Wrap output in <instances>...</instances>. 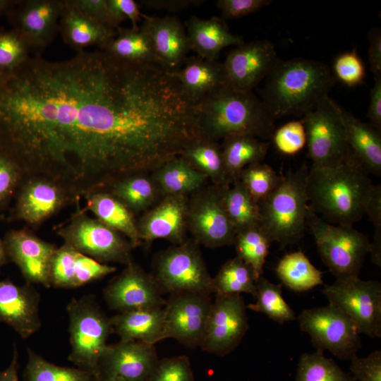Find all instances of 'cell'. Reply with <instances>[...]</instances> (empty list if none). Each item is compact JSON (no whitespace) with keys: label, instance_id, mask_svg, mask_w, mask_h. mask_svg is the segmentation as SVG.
Returning <instances> with one entry per match:
<instances>
[{"label":"cell","instance_id":"obj_35","mask_svg":"<svg viewBox=\"0 0 381 381\" xmlns=\"http://www.w3.org/2000/svg\"><path fill=\"white\" fill-rule=\"evenodd\" d=\"M180 157L210 178L217 186H227L233 181L226 171L222 147L217 141L198 138L187 145Z\"/></svg>","mask_w":381,"mask_h":381},{"label":"cell","instance_id":"obj_55","mask_svg":"<svg viewBox=\"0 0 381 381\" xmlns=\"http://www.w3.org/2000/svg\"><path fill=\"white\" fill-rule=\"evenodd\" d=\"M374 80L366 116L370 121L369 123L381 131V75L375 76Z\"/></svg>","mask_w":381,"mask_h":381},{"label":"cell","instance_id":"obj_50","mask_svg":"<svg viewBox=\"0 0 381 381\" xmlns=\"http://www.w3.org/2000/svg\"><path fill=\"white\" fill-rule=\"evenodd\" d=\"M109 15L108 26L116 30L120 24L128 19L133 29L139 28L138 22L144 15L140 12L138 4L133 0H107Z\"/></svg>","mask_w":381,"mask_h":381},{"label":"cell","instance_id":"obj_61","mask_svg":"<svg viewBox=\"0 0 381 381\" xmlns=\"http://www.w3.org/2000/svg\"><path fill=\"white\" fill-rule=\"evenodd\" d=\"M95 381H125V380L119 379V378H116V377L96 375Z\"/></svg>","mask_w":381,"mask_h":381},{"label":"cell","instance_id":"obj_34","mask_svg":"<svg viewBox=\"0 0 381 381\" xmlns=\"http://www.w3.org/2000/svg\"><path fill=\"white\" fill-rule=\"evenodd\" d=\"M104 190L118 198L134 214L145 212L162 196L151 174L147 173L124 177L115 181Z\"/></svg>","mask_w":381,"mask_h":381},{"label":"cell","instance_id":"obj_54","mask_svg":"<svg viewBox=\"0 0 381 381\" xmlns=\"http://www.w3.org/2000/svg\"><path fill=\"white\" fill-rule=\"evenodd\" d=\"M369 41L368 59L374 77L381 75V32L373 28L368 34Z\"/></svg>","mask_w":381,"mask_h":381},{"label":"cell","instance_id":"obj_52","mask_svg":"<svg viewBox=\"0 0 381 381\" xmlns=\"http://www.w3.org/2000/svg\"><path fill=\"white\" fill-rule=\"evenodd\" d=\"M272 3L270 0H219L217 6L222 19L239 18L254 13Z\"/></svg>","mask_w":381,"mask_h":381},{"label":"cell","instance_id":"obj_46","mask_svg":"<svg viewBox=\"0 0 381 381\" xmlns=\"http://www.w3.org/2000/svg\"><path fill=\"white\" fill-rule=\"evenodd\" d=\"M275 147L281 153L293 155L306 145V133L303 121H291L277 129L272 136Z\"/></svg>","mask_w":381,"mask_h":381},{"label":"cell","instance_id":"obj_20","mask_svg":"<svg viewBox=\"0 0 381 381\" xmlns=\"http://www.w3.org/2000/svg\"><path fill=\"white\" fill-rule=\"evenodd\" d=\"M155 345L135 340H120L107 345L97 375L125 381H150L158 363Z\"/></svg>","mask_w":381,"mask_h":381},{"label":"cell","instance_id":"obj_23","mask_svg":"<svg viewBox=\"0 0 381 381\" xmlns=\"http://www.w3.org/2000/svg\"><path fill=\"white\" fill-rule=\"evenodd\" d=\"M40 296L32 284L18 285L0 281V322L13 328L23 339L41 327L39 313Z\"/></svg>","mask_w":381,"mask_h":381},{"label":"cell","instance_id":"obj_5","mask_svg":"<svg viewBox=\"0 0 381 381\" xmlns=\"http://www.w3.org/2000/svg\"><path fill=\"white\" fill-rule=\"evenodd\" d=\"M308 168L289 172L279 185L258 202L260 227L271 243L282 246L298 242L307 229Z\"/></svg>","mask_w":381,"mask_h":381},{"label":"cell","instance_id":"obj_13","mask_svg":"<svg viewBox=\"0 0 381 381\" xmlns=\"http://www.w3.org/2000/svg\"><path fill=\"white\" fill-rule=\"evenodd\" d=\"M186 224L198 245L215 248L234 244L236 230L226 214L222 187L213 185L192 193Z\"/></svg>","mask_w":381,"mask_h":381},{"label":"cell","instance_id":"obj_31","mask_svg":"<svg viewBox=\"0 0 381 381\" xmlns=\"http://www.w3.org/2000/svg\"><path fill=\"white\" fill-rule=\"evenodd\" d=\"M184 66L171 73L195 104L224 85L222 64L200 56L186 58Z\"/></svg>","mask_w":381,"mask_h":381},{"label":"cell","instance_id":"obj_12","mask_svg":"<svg viewBox=\"0 0 381 381\" xmlns=\"http://www.w3.org/2000/svg\"><path fill=\"white\" fill-rule=\"evenodd\" d=\"M298 320L301 330L309 334L317 349L328 350L341 360L351 361L362 346L356 325L341 310L329 303L303 310Z\"/></svg>","mask_w":381,"mask_h":381},{"label":"cell","instance_id":"obj_24","mask_svg":"<svg viewBox=\"0 0 381 381\" xmlns=\"http://www.w3.org/2000/svg\"><path fill=\"white\" fill-rule=\"evenodd\" d=\"M142 27L149 34L158 66L173 73L181 68L190 50L185 28L175 16H145Z\"/></svg>","mask_w":381,"mask_h":381},{"label":"cell","instance_id":"obj_6","mask_svg":"<svg viewBox=\"0 0 381 381\" xmlns=\"http://www.w3.org/2000/svg\"><path fill=\"white\" fill-rule=\"evenodd\" d=\"M307 229L315 238L322 260L336 279L358 277L370 241L353 226L330 224L308 205Z\"/></svg>","mask_w":381,"mask_h":381},{"label":"cell","instance_id":"obj_48","mask_svg":"<svg viewBox=\"0 0 381 381\" xmlns=\"http://www.w3.org/2000/svg\"><path fill=\"white\" fill-rule=\"evenodd\" d=\"M150 381H194L188 358L183 355L159 360Z\"/></svg>","mask_w":381,"mask_h":381},{"label":"cell","instance_id":"obj_45","mask_svg":"<svg viewBox=\"0 0 381 381\" xmlns=\"http://www.w3.org/2000/svg\"><path fill=\"white\" fill-rule=\"evenodd\" d=\"M30 48L14 30L0 32V71H11L19 67L30 56Z\"/></svg>","mask_w":381,"mask_h":381},{"label":"cell","instance_id":"obj_3","mask_svg":"<svg viewBox=\"0 0 381 381\" xmlns=\"http://www.w3.org/2000/svg\"><path fill=\"white\" fill-rule=\"evenodd\" d=\"M200 138L217 141L236 135L270 139L275 119L252 91L222 85L195 104Z\"/></svg>","mask_w":381,"mask_h":381},{"label":"cell","instance_id":"obj_10","mask_svg":"<svg viewBox=\"0 0 381 381\" xmlns=\"http://www.w3.org/2000/svg\"><path fill=\"white\" fill-rule=\"evenodd\" d=\"M308 157L312 164L334 166L351 157L341 107L329 95L321 99L302 119Z\"/></svg>","mask_w":381,"mask_h":381},{"label":"cell","instance_id":"obj_59","mask_svg":"<svg viewBox=\"0 0 381 381\" xmlns=\"http://www.w3.org/2000/svg\"><path fill=\"white\" fill-rule=\"evenodd\" d=\"M19 2L13 0H0V13L12 10Z\"/></svg>","mask_w":381,"mask_h":381},{"label":"cell","instance_id":"obj_42","mask_svg":"<svg viewBox=\"0 0 381 381\" xmlns=\"http://www.w3.org/2000/svg\"><path fill=\"white\" fill-rule=\"evenodd\" d=\"M234 244L237 256L252 269L257 280L263 273L270 241L258 225L237 231Z\"/></svg>","mask_w":381,"mask_h":381},{"label":"cell","instance_id":"obj_2","mask_svg":"<svg viewBox=\"0 0 381 381\" xmlns=\"http://www.w3.org/2000/svg\"><path fill=\"white\" fill-rule=\"evenodd\" d=\"M373 184L351 156L334 166L308 169V205L326 222L353 226L365 214Z\"/></svg>","mask_w":381,"mask_h":381},{"label":"cell","instance_id":"obj_30","mask_svg":"<svg viewBox=\"0 0 381 381\" xmlns=\"http://www.w3.org/2000/svg\"><path fill=\"white\" fill-rule=\"evenodd\" d=\"M83 198L85 211L92 212L101 222L121 233L134 248L142 243L135 214L118 198L104 190L90 193Z\"/></svg>","mask_w":381,"mask_h":381},{"label":"cell","instance_id":"obj_4","mask_svg":"<svg viewBox=\"0 0 381 381\" xmlns=\"http://www.w3.org/2000/svg\"><path fill=\"white\" fill-rule=\"evenodd\" d=\"M336 82L332 70L322 61L278 59L266 77L262 101L275 120L303 116L328 95Z\"/></svg>","mask_w":381,"mask_h":381},{"label":"cell","instance_id":"obj_28","mask_svg":"<svg viewBox=\"0 0 381 381\" xmlns=\"http://www.w3.org/2000/svg\"><path fill=\"white\" fill-rule=\"evenodd\" d=\"M186 28L190 49L206 59L216 60L224 47L244 43L241 37L229 31L223 19L217 17L202 19L193 16Z\"/></svg>","mask_w":381,"mask_h":381},{"label":"cell","instance_id":"obj_16","mask_svg":"<svg viewBox=\"0 0 381 381\" xmlns=\"http://www.w3.org/2000/svg\"><path fill=\"white\" fill-rule=\"evenodd\" d=\"M212 303L207 294H171L164 306V339H174L189 348L200 346Z\"/></svg>","mask_w":381,"mask_h":381},{"label":"cell","instance_id":"obj_56","mask_svg":"<svg viewBox=\"0 0 381 381\" xmlns=\"http://www.w3.org/2000/svg\"><path fill=\"white\" fill-rule=\"evenodd\" d=\"M366 214L375 226V231H381V186L373 185L368 201Z\"/></svg>","mask_w":381,"mask_h":381},{"label":"cell","instance_id":"obj_47","mask_svg":"<svg viewBox=\"0 0 381 381\" xmlns=\"http://www.w3.org/2000/svg\"><path fill=\"white\" fill-rule=\"evenodd\" d=\"M332 71L337 81L339 80L349 87L362 83L365 77L364 64L356 49L339 54L334 61Z\"/></svg>","mask_w":381,"mask_h":381},{"label":"cell","instance_id":"obj_43","mask_svg":"<svg viewBox=\"0 0 381 381\" xmlns=\"http://www.w3.org/2000/svg\"><path fill=\"white\" fill-rule=\"evenodd\" d=\"M295 381H356L332 359L317 349L301 354L298 363Z\"/></svg>","mask_w":381,"mask_h":381},{"label":"cell","instance_id":"obj_7","mask_svg":"<svg viewBox=\"0 0 381 381\" xmlns=\"http://www.w3.org/2000/svg\"><path fill=\"white\" fill-rule=\"evenodd\" d=\"M66 310L71 349L68 360L76 368L96 375L107 339L113 332L110 318L92 296L73 298Z\"/></svg>","mask_w":381,"mask_h":381},{"label":"cell","instance_id":"obj_15","mask_svg":"<svg viewBox=\"0 0 381 381\" xmlns=\"http://www.w3.org/2000/svg\"><path fill=\"white\" fill-rule=\"evenodd\" d=\"M248 328L246 306L241 294H217L200 347L224 356L238 346Z\"/></svg>","mask_w":381,"mask_h":381},{"label":"cell","instance_id":"obj_14","mask_svg":"<svg viewBox=\"0 0 381 381\" xmlns=\"http://www.w3.org/2000/svg\"><path fill=\"white\" fill-rule=\"evenodd\" d=\"M9 219L37 226L78 198L61 183L43 176H26L16 192Z\"/></svg>","mask_w":381,"mask_h":381},{"label":"cell","instance_id":"obj_17","mask_svg":"<svg viewBox=\"0 0 381 381\" xmlns=\"http://www.w3.org/2000/svg\"><path fill=\"white\" fill-rule=\"evenodd\" d=\"M277 60L274 46L267 40L237 46L222 64L224 85L237 90L252 91L266 78Z\"/></svg>","mask_w":381,"mask_h":381},{"label":"cell","instance_id":"obj_18","mask_svg":"<svg viewBox=\"0 0 381 381\" xmlns=\"http://www.w3.org/2000/svg\"><path fill=\"white\" fill-rule=\"evenodd\" d=\"M162 294L152 275L133 262L112 279L103 291L108 306L119 313L162 308L166 300Z\"/></svg>","mask_w":381,"mask_h":381},{"label":"cell","instance_id":"obj_57","mask_svg":"<svg viewBox=\"0 0 381 381\" xmlns=\"http://www.w3.org/2000/svg\"><path fill=\"white\" fill-rule=\"evenodd\" d=\"M197 0H143L141 4L150 8L165 9L169 11H179L191 5L201 3Z\"/></svg>","mask_w":381,"mask_h":381},{"label":"cell","instance_id":"obj_21","mask_svg":"<svg viewBox=\"0 0 381 381\" xmlns=\"http://www.w3.org/2000/svg\"><path fill=\"white\" fill-rule=\"evenodd\" d=\"M63 0L19 1L10 14L14 30L30 49L42 50L59 30Z\"/></svg>","mask_w":381,"mask_h":381},{"label":"cell","instance_id":"obj_33","mask_svg":"<svg viewBox=\"0 0 381 381\" xmlns=\"http://www.w3.org/2000/svg\"><path fill=\"white\" fill-rule=\"evenodd\" d=\"M162 195H186L200 189L207 176L182 157H174L151 173Z\"/></svg>","mask_w":381,"mask_h":381},{"label":"cell","instance_id":"obj_39","mask_svg":"<svg viewBox=\"0 0 381 381\" xmlns=\"http://www.w3.org/2000/svg\"><path fill=\"white\" fill-rule=\"evenodd\" d=\"M255 288L256 301L246 308L265 313L279 324L296 320V313L284 299L280 284H273L261 276L256 280Z\"/></svg>","mask_w":381,"mask_h":381},{"label":"cell","instance_id":"obj_62","mask_svg":"<svg viewBox=\"0 0 381 381\" xmlns=\"http://www.w3.org/2000/svg\"><path fill=\"white\" fill-rule=\"evenodd\" d=\"M6 72L0 71V79Z\"/></svg>","mask_w":381,"mask_h":381},{"label":"cell","instance_id":"obj_60","mask_svg":"<svg viewBox=\"0 0 381 381\" xmlns=\"http://www.w3.org/2000/svg\"><path fill=\"white\" fill-rule=\"evenodd\" d=\"M7 257L4 240L0 237V273L3 267L8 262Z\"/></svg>","mask_w":381,"mask_h":381},{"label":"cell","instance_id":"obj_51","mask_svg":"<svg viewBox=\"0 0 381 381\" xmlns=\"http://www.w3.org/2000/svg\"><path fill=\"white\" fill-rule=\"evenodd\" d=\"M349 370L356 381H381V351L375 350L363 358L355 356Z\"/></svg>","mask_w":381,"mask_h":381},{"label":"cell","instance_id":"obj_25","mask_svg":"<svg viewBox=\"0 0 381 381\" xmlns=\"http://www.w3.org/2000/svg\"><path fill=\"white\" fill-rule=\"evenodd\" d=\"M116 270V267L99 262L64 243L56 248L52 258L50 283L56 288L74 289L101 279Z\"/></svg>","mask_w":381,"mask_h":381},{"label":"cell","instance_id":"obj_40","mask_svg":"<svg viewBox=\"0 0 381 381\" xmlns=\"http://www.w3.org/2000/svg\"><path fill=\"white\" fill-rule=\"evenodd\" d=\"M256 279L252 269L238 256L226 261L213 278L214 294H250L255 296Z\"/></svg>","mask_w":381,"mask_h":381},{"label":"cell","instance_id":"obj_26","mask_svg":"<svg viewBox=\"0 0 381 381\" xmlns=\"http://www.w3.org/2000/svg\"><path fill=\"white\" fill-rule=\"evenodd\" d=\"M59 30L66 43L77 52L97 45L102 49L116 30L78 10L71 0H63Z\"/></svg>","mask_w":381,"mask_h":381},{"label":"cell","instance_id":"obj_9","mask_svg":"<svg viewBox=\"0 0 381 381\" xmlns=\"http://www.w3.org/2000/svg\"><path fill=\"white\" fill-rule=\"evenodd\" d=\"M198 246L193 239L186 240L157 255L152 275L162 294H214L213 277L208 272Z\"/></svg>","mask_w":381,"mask_h":381},{"label":"cell","instance_id":"obj_1","mask_svg":"<svg viewBox=\"0 0 381 381\" xmlns=\"http://www.w3.org/2000/svg\"><path fill=\"white\" fill-rule=\"evenodd\" d=\"M192 129L171 73L102 49L29 57L0 79V152L25 177L52 179L80 199L179 156Z\"/></svg>","mask_w":381,"mask_h":381},{"label":"cell","instance_id":"obj_11","mask_svg":"<svg viewBox=\"0 0 381 381\" xmlns=\"http://www.w3.org/2000/svg\"><path fill=\"white\" fill-rule=\"evenodd\" d=\"M322 293L329 303L346 314L361 334L381 337V284L359 277L337 279L325 285Z\"/></svg>","mask_w":381,"mask_h":381},{"label":"cell","instance_id":"obj_22","mask_svg":"<svg viewBox=\"0 0 381 381\" xmlns=\"http://www.w3.org/2000/svg\"><path fill=\"white\" fill-rule=\"evenodd\" d=\"M188 202L186 195H167L145 211L137 221L141 242L164 238L179 245L186 241Z\"/></svg>","mask_w":381,"mask_h":381},{"label":"cell","instance_id":"obj_27","mask_svg":"<svg viewBox=\"0 0 381 381\" xmlns=\"http://www.w3.org/2000/svg\"><path fill=\"white\" fill-rule=\"evenodd\" d=\"M351 156L368 174L381 175V131L341 107Z\"/></svg>","mask_w":381,"mask_h":381},{"label":"cell","instance_id":"obj_49","mask_svg":"<svg viewBox=\"0 0 381 381\" xmlns=\"http://www.w3.org/2000/svg\"><path fill=\"white\" fill-rule=\"evenodd\" d=\"M24 178L19 167L0 152V209L16 194Z\"/></svg>","mask_w":381,"mask_h":381},{"label":"cell","instance_id":"obj_29","mask_svg":"<svg viewBox=\"0 0 381 381\" xmlns=\"http://www.w3.org/2000/svg\"><path fill=\"white\" fill-rule=\"evenodd\" d=\"M110 321L113 332L121 340L140 341L155 345L164 339V307L119 313L110 318Z\"/></svg>","mask_w":381,"mask_h":381},{"label":"cell","instance_id":"obj_53","mask_svg":"<svg viewBox=\"0 0 381 381\" xmlns=\"http://www.w3.org/2000/svg\"><path fill=\"white\" fill-rule=\"evenodd\" d=\"M71 1L85 14L108 26L107 0H71Z\"/></svg>","mask_w":381,"mask_h":381},{"label":"cell","instance_id":"obj_41","mask_svg":"<svg viewBox=\"0 0 381 381\" xmlns=\"http://www.w3.org/2000/svg\"><path fill=\"white\" fill-rule=\"evenodd\" d=\"M23 381H95V375L78 368L52 363L28 348Z\"/></svg>","mask_w":381,"mask_h":381},{"label":"cell","instance_id":"obj_44","mask_svg":"<svg viewBox=\"0 0 381 381\" xmlns=\"http://www.w3.org/2000/svg\"><path fill=\"white\" fill-rule=\"evenodd\" d=\"M236 177L258 203L267 198L283 179L272 167L261 162L248 166Z\"/></svg>","mask_w":381,"mask_h":381},{"label":"cell","instance_id":"obj_32","mask_svg":"<svg viewBox=\"0 0 381 381\" xmlns=\"http://www.w3.org/2000/svg\"><path fill=\"white\" fill-rule=\"evenodd\" d=\"M102 50L122 62L158 66L150 37L142 26L138 29L119 28Z\"/></svg>","mask_w":381,"mask_h":381},{"label":"cell","instance_id":"obj_36","mask_svg":"<svg viewBox=\"0 0 381 381\" xmlns=\"http://www.w3.org/2000/svg\"><path fill=\"white\" fill-rule=\"evenodd\" d=\"M221 147L226 171L233 180L243 169L265 159L269 142L250 135H236L224 138Z\"/></svg>","mask_w":381,"mask_h":381},{"label":"cell","instance_id":"obj_37","mask_svg":"<svg viewBox=\"0 0 381 381\" xmlns=\"http://www.w3.org/2000/svg\"><path fill=\"white\" fill-rule=\"evenodd\" d=\"M222 188L224 207L236 232L260 225L258 203L238 177H235L230 185Z\"/></svg>","mask_w":381,"mask_h":381},{"label":"cell","instance_id":"obj_58","mask_svg":"<svg viewBox=\"0 0 381 381\" xmlns=\"http://www.w3.org/2000/svg\"><path fill=\"white\" fill-rule=\"evenodd\" d=\"M18 352L16 344H13V354L9 365L0 370V381H19L18 380Z\"/></svg>","mask_w":381,"mask_h":381},{"label":"cell","instance_id":"obj_38","mask_svg":"<svg viewBox=\"0 0 381 381\" xmlns=\"http://www.w3.org/2000/svg\"><path fill=\"white\" fill-rule=\"evenodd\" d=\"M275 270L282 283L295 291H307L323 284L322 272L301 250L285 255Z\"/></svg>","mask_w":381,"mask_h":381},{"label":"cell","instance_id":"obj_8","mask_svg":"<svg viewBox=\"0 0 381 381\" xmlns=\"http://www.w3.org/2000/svg\"><path fill=\"white\" fill-rule=\"evenodd\" d=\"M56 232L64 244L99 262L127 265L133 262L134 247L130 241L97 218L89 217L83 209L78 207L68 223Z\"/></svg>","mask_w":381,"mask_h":381},{"label":"cell","instance_id":"obj_19","mask_svg":"<svg viewBox=\"0 0 381 381\" xmlns=\"http://www.w3.org/2000/svg\"><path fill=\"white\" fill-rule=\"evenodd\" d=\"M8 260L16 265L26 282L51 287L50 267L58 248L29 230L13 229L3 239Z\"/></svg>","mask_w":381,"mask_h":381}]
</instances>
